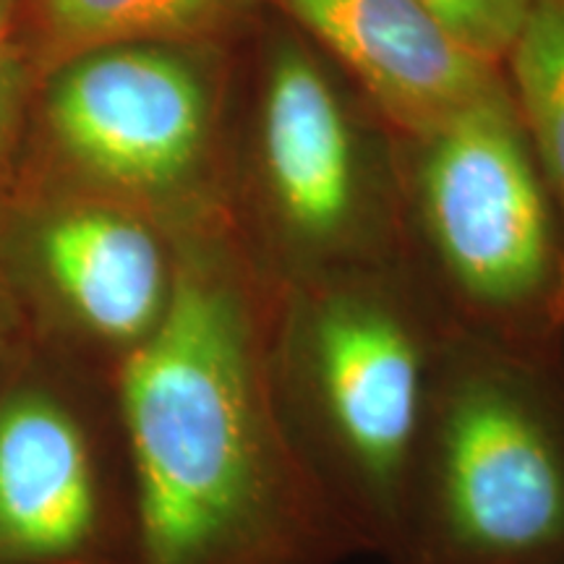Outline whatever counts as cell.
Masks as SVG:
<instances>
[{"label": "cell", "mask_w": 564, "mask_h": 564, "mask_svg": "<svg viewBox=\"0 0 564 564\" xmlns=\"http://www.w3.org/2000/svg\"><path fill=\"white\" fill-rule=\"evenodd\" d=\"M175 251L165 316L116 377L131 564H345L356 541L274 387L278 282L215 228L181 232Z\"/></svg>", "instance_id": "1"}, {"label": "cell", "mask_w": 564, "mask_h": 564, "mask_svg": "<svg viewBox=\"0 0 564 564\" xmlns=\"http://www.w3.org/2000/svg\"><path fill=\"white\" fill-rule=\"evenodd\" d=\"M453 322L384 262L278 282L272 377L295 447L358 554L394 562Z\"/></svg>", "instance_id": "2"}, {"label": "cell", "mask_w": 564, "mask_h": 564, "mask_svg": "<svg viewBox=\"0 0 564 564\" xmlns=\"http://www.w3.org/2000/svg\"><path fill=\"white\" fill-rule=\"evenodd\" d=\"M392 564H564V394L544 352L449 333Z\"/></svg>", "instance_id": "3"}, {"label": "cell", "mask_w": 564, "mask_h": 564, "mask_svg": "<svg viewBox=\"0 0 564 564\" xmlns=\"http://www.w3.org/2000/svg\"><path fill=\"white\" fill-rule=\"evenodd\" d=\"M423 141L415 220L453 324L544 352L564 324V228L510 89Z\"/></svg>", "instance_id": "4"}, {"label": "cell", "mask_w": 564, "mask_h": 564, "mask_svg": "<svg viewBox=\"0 0 564 564\" xmlns=\"http://www.w3.org/2000/svg\"><path fill=\"white\" fill-rule=\"evenodd\" d=\"M116 379L32 343L0 361V564H131Z\"/></svg>", "instance_id": "5"}, {"label": "cell", "mask_w": 564, "mask_h": 564, "mask_svg": "<svg viewBox=\"0 0 564 564\" xmlns=\"http://www.w3.org/2000/svg\"><path fill=\"white\" fill-rule=\"evenodd\" d=\"M207 79L173 42H121L63 61L47 91L55 141L100 196L154 217L175 236L209 139Z\"/></svg>", "instance_id": "6"}, {"label": "cell", "mask_w": 564, "mask_h": 564, "mask_svg": "<svg viewBox=\"0 0 564 564\" xmlns=\"http://www.w3.org/2000/svg\"><path fill=\"white\" fill-rule=\"evenodd\" d=\"M13 246L51 316L47 348L116 379L171 303L173 232L129 204L87 196L34 217Z\"/></svg>", "instance_id": "7"}, {"label": "cell", "mask_w": 564, "mask_h": 564, "mask_svg": "<svg viewBox=\"0 0 564 564\" xmlns=\"http://www.w3.org/2000/svg\"><path fill=\"white\" fill-rule=\"evenodd\" d=\"M264 220L274 282L384 262L340 97L303 47H280L262 97Z\"/></svg>", "instance_id": "8"}, {"label": "cell", "mask_w": 564, "mask_h": 564, "mask_svg": "<svg viewBox=\"0 0 564 564\" xmlns=\"http://www.w3.org/2000/svg\"><path fill=\"white\" fill-rule=\"evenodd\" d=\"M403 129L429 137L505 89L494 63L421 0H280Z\"/></svg>", "instance_id": "9"}, {"label": "cell", "mask_w": 564, "mask_h": 564, "mask_svg": "<svg viewBox=\"0 0 564 564\" xmlns=\"http://www.w3.org/2000/svg\"><path fill=\"white\" fill-rule=\"evenodd\" d=\"M259 0H40L63 61L121 42H181L220 32Z\"/></svg>", "instance_id": "10"}, {"label": "cell", "mask_w": 564, "mask_h": 564, "mask_svg": "<svg viewBox=\"0 0 564 564\" xmlns=\"http://www.w3.org/2000/svg\"><path fill=\"white\" fill-rule=\"evenodd\" d=\"M505 61L512 102L564 228V0H531Z\"/></svg>", "instance_id": "11"}, {"label": "cell", "mask_w": 564, "mask_h": 564, "mask_svg": "<svg viewBox=\"0 0 564 564\" xmlns=\"http://www.w3.org/2000/svg\"><path fill=\"white\" fill-rule=\"evenodd\" d=\"M470 51L497 66L507 58L531 0H421Z\"/></svg>", "instance_id": "12"}, {"label": "cell", "mask_w": 564, "mask_h": 564, "mask_svg": "<svg viewBox=\"0 0 564 564\" xmlns=\"http://www.w3.org/2000/svg\"><path fill=\"white\" fill-rule=\"evenodd\" d=\"M21 63L9 40V13L0 11V154L6 152L17 129L21 110Z\"/></svg>", "instance_id": "13"}, {"label": "cell", "mask_w": 564, "mask_h": 564, "mask_svg": "<svg viewBox=\"0 0 564 564\" xmlns=\"http://www.w3.org/2000/svg\"><path fill=\"white\" fill-rule=\"evenodd\" d=\"M19 329H21V322H19L17 306H13L9 288H6L3 280H0V361H3L6 352H9L13 340H17Z\"/></svg>", "instance_id": "14"}, {"label": "cell", "mask_w": 564, "mask_h": 564, "mask_svg": "<svg viewBox=\"0 0 564 564\" xmlns=\"http://www.w3.org/2000/svg\"><path fill=\"white\" fill-rule=\"evenodd\" d=\"M11 9H13V0H0V11L9 13V17H11Z\"/></svg>", "instance_id": "15"}]
</instances>
